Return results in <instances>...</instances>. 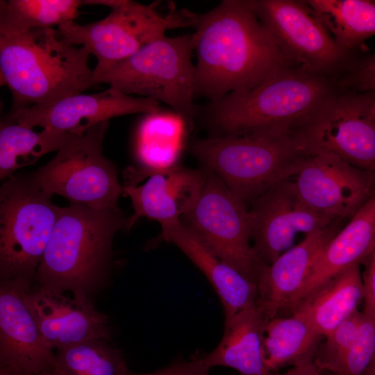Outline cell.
Wrapping results in <instances>:
<instances>
[{
    "label": "cell",
    "mask_w": 375,
    "mask_h": 375,
    "mask_svg": "<svg viewBox=\"0 0 375 375\" xmlns=\"http://www.w3.org/2000/svg\"><path fill=\"white\" fill-rule=\"evenodd\" d=\"M340 81V88L359 92L375 90V52L353 60Z\"/></svg>",
    "instance_id": "32"
},
{
    "label": "cell",
    "mask_w": 375,
    "mask_h": 375,
    "mask_svg": "<svg viewBox=\"0 0 375 375\" xmlns=\"http://www.w3.org/2000/svg\"><path fill=\"white\" fill-rule=\"evenodd\" d=\"M201 188L182 222L219 258L258 285L267 267L251 240L249 209L212 170L203 167Z\"/></svg>",
    "instance_id": "10"
},
{
    "label": "cell",
    "mask_w": 375,
    "mask_h": 375,
    "mask_svg": "<svg viewBox=\"0 0 375 375\" xmlns=\"http://www.w3.org/2000/svg\"><path fill=\"white\" fill-rule=\"evenodd\" d=\"M262 25L294 67L326 76L344 64L340 48L306 1L251 0Z\"/></svg>",
    "instance_id": "12"
},
{
    "label": "cell",
    "mask_w": 375,
    "mask_h": 375,
    "mask_svg": "<svg viewBox=\"0 0 375 375\" xmlns=\"http://www.w3.org/2000/svg\"><path fill=\"white\" fill-rule=\"evenodd\" d=\"M160 111V103L156 100L128 95L109 87L99 93L72 95L49 106L17 110L9 112L4 120L32 128L41 126L81 135L112 117Z\"/></svg>",
    "instance_id": "15"
},
{
    "label": "cell",
    "mask_w": 375,
    "mask_h": 375,
    "mask_svg": "<svg viewBox=\"0 0 375 375\" xmlns=\"http://www.w3.org/2000/svg\"><path fill=\"white\" fill-rule=\"evenodd\" d=\"M362 264L365 265L362 275L365 290L362 312L375 321V244Z\"/></svg>",
    "instance_id": "34"
},
{
    "label": "cell",
    "mask_w": 375,
    "mask_h": 375,
    "mask_svg": "<svg viewBox=\"0 0 375 375\" xmlns=\"http://www.w3.org/2000/svg\"><path fill=\"white\" fill-rule=\"evenodd\" d=\"M83 4L103 5L110 12L99 21L85 25L72 22L57 30L64 41L84 47L97 58L94 75L165 36L167 29L178 28L176 11L163 17L156 12L155 3L145 6L130 0H88Z\"/></svg>",
    "instance_id": "11"
},
{
    "label": "cell",
    "mask_w": 375,
    "mask_h": 375,
    "mask_svg": "<svg viewBox=\"0 0 375 375\" xmlns=\"http://www.w3.org/2000/svg\"><path fill=\"white\" fill-rule=\"evenodd\" d=\"M374 244L375 193L326 244L297 301L346 269L362 264Z\"/></svg>",
    "instance_id": "21"
},
{
    "label": "cell",
    "mask_w": 375,
    "mask_h": 375,
    "mask_svg": "<svg viewBox=\"0 0 375 375\" xmlns=\"http://www.w3.org/2000/svg\"><path fill=\"white\" fill-rule=\"evenodd\" d=\"M110 342L92 339L56 349V368L62 375H119L127 364Z\"/></svg>",
    "instance_id": "29"
},
{
    "label": "cell",
    "mask_w": 375,
    "mask_h": 375,
    "mask_svg": "<svg viewBox=\"0 0 375 375\" xmlns=\"http://www.w3.org/2000/svg\"><path fill=\"white\" fill-rule=\"evenodd\" d=\"M314 362H310L300 366L294 367L282 375H323ZM329 375H339L331 374Z\"/></svg>",
    "instance_id": "35"
},
{
    "label": "cell",
    "mask_w": 375,
    "mask_h": 375,
    "mask_svg": "<svg viewBox=\"0 0 375 375\" xmlns=\"http://www.w3.org/2000/svg\"><path fill=\"white\" fill-rule=\"evenodd\" d=\"M0 375H29L26 372L11 366L0 365Z\"/></svg>",
    "instance_id": "36"
},
{
    "label": "cell",
    "mask_w": 375,
    "mask_h": 375,
    "mask_svg": "<svg viewBox=\"0 0 375 375\" xmlns=\"http://www.w3.org/2000/svg\"><path fill=\"white\" fill-rule=\"evenodd\" d=\"M194 31V97L217 101L292 66L262 25L251 0H223L204 13L181 10Z\"/></svg>",
    "instance_id": "1"
},
{
    "label": "cell",
    "mask_w": 375,
    "mask_h": 375,
    "mask_svg": "<svg viewBox=\"0 0 375 375\" xmlns=\"http://www.w3.org/2000/svg\"><path fill=\"white\" fill-rule=\"evenodd\" d=\"M249 213L253 247L267 265L293 247L298 234L306 236L337 222L307 206L290 178L278 182L256 199Z\"/></svg>",
    "instance_id": "14"
},
{
    "label": "cell",
    "mask_w": 375,
    "mask_h": 375,
    "mask_svg": "<svg viewBox=\"0 0 375 375\" xmlns=\"http://www.w3.org/2000/svg\"><path fill=\"white\" fill-rule=\"evenodd\" d=\"M341 49L349 53L375 35V1L308 0Z\"/></svg>",
    "instance_id": "27"
},
{
    "label": "cell",
    "mask_w": 375,
    "mask_h": 375,
    "mask_svg": "<svg viewBox=\"0 0 375 375\" xmlns=\"http://www.w3.org/2000/svg\"><path fill=\"white\" fill-rule=\"evenodd\" d=\"M194 33L164 36L128 58L95 74V83H105L124 94H137L165 103L181 117L188 130L196 115Z\"/></svg>",
    "instance_id": "6"
},
{
    "label": "cell",
    "mask_w": 375,
    "mask_h": 375,
    "mask_svg": "<svg viewBox=\"0 0 375 375\" xmlns=\"http://www.w3.org/2000/svg\"><path fill=\"white\" fill-rule=\"evenodd\" d=\"M26 305L42 334L53 349L85 340H111L107 315L98 311L92 300L46 290L31 283L24 293Z\"/></svg>",
    "instance_id": "17"
},
{
    "label": "cell",
    "mask_w": 375,
    "mask_h": 375,
    "mask_svg": "<svg viewBox=\"0 0 375 375\" xmlns=\"http://www.w3.org/2000/svg\"><path fill=\"white\" fill-rule=\"evenodd\" d=\"M161 233L150 245L167 241L176 245L204 274L221 301L225 318L255 306L258 288L215 256L180 219L161 224Z\"/></svg>",
    "instance_id": "19"
},
{
    "label": "cell",
    "mask_w": 375,
    "mask_h": 375,
    "mask_svg": "<svg viewBox=\"0 0 375 375\" xmlns=\"http://www.w3.org/2000/svg\"><path fill=\"white\" fill-rule=\"evenodd\" d=\"M90 53L64 41L53 28L0 34L1 85L11 92L9 112L46 107L97 84Z\"/></svg>",
    "instance_id": "3"
},
{
    "label": "cell",
    "mask_w": 375,
    "mask_h": 375,
    "mask_svg": "<svg viewBox=\"0 0 375 375\" xmlns=\"http://www.w3.org/2000/svg\"><path fill=\"white\" fill-rule=\"evenodd\" d=\"M108 124L105 121L74 135L48 163L30 174L33 182L71 203L94 209L119 208L123 187L116 167L103 154Z\"/></svg>",
    "instance_id": "9"
},
{
    "label": "cell",
    "mask_w": 375,
    "mask_h": 375,
    "mask_svg": "<svg viewBox=\"0 0 375 375\" xmlns=\"http://www.w3.org/2000/svg\"><path fill=\"white\" fill-rule=\"evenodd\" d=\"M266 319L256 305L225 318L224 332L219 345L199 358L207 368L224 366L240 375H275L266 367L262 351Z\"/></svg>",
    "instance_id": "23"
},
{
    "label": "cell",
    "mask_w": 375,
    "mask_h": 375,
    "mask_svg": "<svg viewBox=\"0 0 375 375\" xmlns=\"http://www.w3.org/2000/svg\"><path fill=\"white\" fill-rule=\"evenodd\" d=\"M363 375H375V358L367 367Z\"/></svg>",
    "instance_id": "37"
},
{
    "label": "cell",
    "mask_w": 375,
    "mask_h": 375,
    "mask_svg": "<svg viewBox=\"0 0 375 375\" xmlns=\"http://www.w3.org/2000/svg\"><path fill=\"white\" fill-rule=\"evenodd\" d=\"M74 135L66 131L32 128L1 120L0 126V178L8 179L21 167L31 165L42 156L58 151Z\"/></svg>",
    "instance_id": "26"
},
{
    "label": "cell",
    "mask_w": 375,
    "mask_h": 375,
    "mask_svg": "<svg viewBox=\"0 0 375 375\" xmlns=\"http://www.w3.org/2000/svg\"><path fill=\"white\" fill-rule=\"evenodd\" d=\"M30 174L13 176L0 189V279L35 282L62 208Z\"/></svg>",
    "instance_id": "7"
},
{
    "label": "cell",
    "mask_w": 375,
    "mask_h": 375,
    "mask_svg": "<svg viewBox=\"0 0 375 375\" xmlns=\"http://www.w3.org/2000/svg\"><path fill=\"white\" fill-rule=\"evenodd\" d=\"M187 127L180 116L160 112L148 114L139 126L136 156L142 172L167 170L178 165Z\"/></svg>",
    "instance_id": "25"
},
{
    "label": "cell",
    "mask_w": 375,
    "mask_h": 375,
    "mask_svg": "<svg viewBox=\"0 0 375 375\" xmlns=\"http://www.w3.org/2000/svg\"><path fill=\"white\" fill-rule=\"evenodd\" d=\"M324 339L303 318L274 317L263 327L262 351L267 369L274 371L313 362L319 346Z\"/></svg>",
    "instance_id": "24"
},
{
    "label": "cell",
    "mask_w": 375,
    "mask_h": 375,
    "mask_svg": "<svg viewBox=\"0 0 375 375\" xmlns=\"http://www.w3.org/2000/svg\"><path fill=\"white\" fill-rule=\"evenodd\" d=\"M302 201L333 221L350 219L375 193V174L328 153H308L293 180Z\"/></svg>",
    "instance_id": "13"
},
{
    "label": "cell",
    "mask_w": 375,
    "mask_h": 375,
    "mask_svg": "<svg viewBox=\"0 0 375 375\" xmlns=\"http://www.w3.org/2000/svg\"><path fill=\"white\" fill-rule=\"evenodd\" d=\"M360 315L361 312L356 311L324 338L313 360L320 371L335 372L355 339Z\"/></svg>",
    "instance_id": "30"
},
{
    "label": "cell",
    "mask_w": 375,
    "mask_h": 375,
    "mask_svg": "<svg viewBox=\"0 0 375 375\" xmlns=\"http://www.w3.org/2000/svg\"><path fill=\"white\" fill-rule=\"evenodd\" d=\"M340 222L305 236L267 266L258 283L257 303L266 321L297 301L321 252L340 230Z\"/></svg>",
    "instance_id": "18"
},
{
    "label": "cell",
    "mask_w": 375,
    "mask_h": 375,
    "mask_svg": "<svg viewBox=\"0 0 375 375\" xmlns=\"http://www.w3.org/2000/svg\"><path fill=\"white\" fill-rule=\"evenodd\" d=\"M365 290L360 265H354L304 296L289 310L306 319L325 338L358 310Z\"/></svg>",
    "instance_id": "22"
},
{
    "label": "cell",
    "mask_w": 375,
    "mask_h": 375,
    "mask_svg": "<svg viewBox=\"0 0 375 375\" xmlns=\"http://www.w3.org/2000/svg\"><path fill=\"white\" fill-rule=\"evenodd\" d=\"M82 4L79 0H1L0 34L19 35L74 22Z\"/></svg>",
    "instance_id": "28"
},
{
    "label": "cell",
    "mask_w": 375,
    "mask_h": 375,
    "mask_svg": "<svg viewBox=\"0 0 375 375\" xmlns=\"http://www.w3.org/2000/svg\"><path fill=\"white\" fill-rule=\"evenodd\" d=\"M326 76L294 67L251 88L196 105L210 136L269 131L291 134L335 90Z\"/></svg>",
    "instance_id": "4"
},
{
    "label": "cell",
    "mask_w": 375,
    "mask_h": 375,
    "mask_svg": "<svg viewBox=\"0 0 375 375\" xmlns=\"http://www.w3.org/2000/svg\"><path fill=\"white\" fill-rule=\"evenodd\" d=\"M131 227L129 217L119 208L74 203L62 208L34 283L92 300L109 282L115 233Z\"/></svg>",
    "instance_id": "2"
},
{
    "label": "cell",
    "mask_w": 375,
    "mask_h": 375,
    "mask_svg": "<svg viewBox=\"0 0 375 375\" xmlns=\"http://www.w3.org/2000/svg\"><path fill=\"white\" fill-rule=\"evenodd\" d=\"M31 283L25 277L0 281V365L42 375L57 362L25 301Z\"/></svg>",
    "instance_id": "16"
},
{
    "label": "cell",
    "mask_w": 375,
    "mask_h": 375,
    "mask_svg": "<svg viewBox=\"0 0 375 375\" xmlns=\"http://www.w3.org/2000/svg\"><path fill=\"white\" fill-rule=\"evenodd\" d=\"M374 91L375 92V90ZM371 114L374 117H375V98H374L373 105L371 109Z\"/></svg>",
    "instance_id": "39"
},
{
    "label": "cell",
    "mask_w": 375,
    "mask_h": 375,
    "mask_svg": "<svg viewBox=\"0 0 375 375\" xmlns=\"http://www.w3.org/2000/svg\"><path fill=\"white\" fill-rule=\"evenodd\" d=\"M375 358V321L362 312L355 339L333 374L363 375Z\"/></svg>",
    "instance_id": "31"
},
{
    "label": "cell",
    "mask_w": 375,
    "mask_h": 375,
    "mask_svg": "<svg viewBox=\"0 0 375 375\" xmlns=\"http://www.w3.org/2000/svg\"><path fill=\"white\" fill-rule=\"evenodd\" d=\"M42 375H62L57 368L45 372Z\"/></svg>",
    "instance_id": "38"
},
{
    "label": "cell",
    "mask_w": 375,
    "mask_h": 375,
    "mask_svg": "<svg viewBox=\"0 0 375 375\" xmlns=\"http://www.w3.org/2000/svg\"><path fill=\"white\" fill-rule=\"evenodd\" d=\"M149 179L142 185L124 184L123 192L131 201L134 213L131 226L142 217L162 224L180 219L194 204L199 194L203 172L181 165L142 174Z\"/></svg>",
    "instance_id": "20"
},
{
    "label": "cell",
    "mask_w": 375,
    "mask_h": 375,
    "mask_svg": "<svg viewBox=\"0 0 375 375\" xmlns=\"http://www.w3.org/2000/svg\"><path fill=\"white\" fill-rule=\"evenodd\" d=\"M199 358L192 361H177L153 372L140 374L131 372L128 366L119 375H210Z\"/></svg>",
    "instance_id": "33"
},
{
    "label": "cell",
    "mask_w": 375,
    "mask_h": 375,
    "mask_svg": "<svg viewBox=\"0 0 375 375\" xmlns=\"http://www.w3.org/2000/svg\"><path fill=\"white\" fill-rule=\"evenodd\" d=\"M190 151L246 205L294 177L309 153L291 134L269 131L195 138Z\"/></svg>",
    "instance_id": "5"
},
{
    "label": "cell",
    "mask_w": 375,
    "mask_h": 375,
    "mask_svg": "<svg viewBox=\"0 0 375 375\" xmlns=\"http://www.w3.org/2000/svg\"><path fill=\"white\" fill-rule=\"evenodd\" d=\"M341 90L335 89L291 134L309 153H331L375 174V92Z\"/></svg>",
    "instance_id": "8"
}]
</instances>
